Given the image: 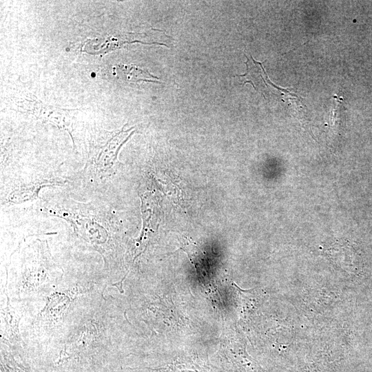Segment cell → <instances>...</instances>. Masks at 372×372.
<instances>
[{"label": "cell", "mask_w": 372, "mask_h": 372, "mask_svg": "<svg viewBox=\"0 0 372 372\" xmlns=\"http://www.w3.org/2000/svg\"><path fill=\"white\" fill-rule=\"evenodd\" d=\"M28 102L23 103L21 107H25L26 110H28L41 119L50 122L56 125L59 129L66 130L72 136V125L68 115V110L56 109L53 107H48L43 105L40 101H32L25 100Z\"/></svg>", "instance_id": "6"}, {"label": "cell", "mask_w": 372, "mask_h": 372, "mask_svg": "<svg viewBox=\"0 0 372 372\" xmlns=\"http://www.w3.org/2000/svg\"><path fill=\"white\" fill-rule=\"evenodd\" d=\"M119 67L127 81L130 83H136L141 81L153 82L156 81L154 79H158L156 76L152 75L148 71L143 70L133 64L121 65Z\"/></svg>", "instance_id": "8"}, {"label": "cell", "mask_w": 372, "mask_h": 372, "mask_svg": "<svg viewBox=\"0 0 372 372\" xmlns=\"http://www.w3.org/2000/svg\"><path fill=\"white\" fill-rule=\"evenodd\" d=\"M112 285L104 271L70 274L64 270L56 284L38 296L20 301L23 314L19 329L24 348L46 343L81 307L105 293Z\"/></svg>", "instance_id": "1"}, {"label": "cell", "mask_w": 372, "mask_h": 372, "mask_svg": "<svg viewBox=\"0 0 372 372\" xmlns=\"http://www.w3.org/2000/svg\"><path fill=\"white\" fill-rule=\"evenodd\" d=\"M132 128L125 127L116 132H104L90 149L89 163L100 175L111 172L121 146L134 132Z\"/></svg>", "instance_id": "4"}, {"label": "cell", "mask_w": 372, "mask_h": 372, "mask_svg": "<svg viewBox=\"0 0 372 372\" xmlns=\"http://www.w3.org/2000/svg\"><path fill=\"white\" fill-rule=\"evenodd\" d=\"M3 292L11 302L27 300L44 292L63 276L48 241L25 238L10 256Z\"/></svg>", "instance_id": "2"}, {"label": "cell", "mask_w": 372, "mask_h": 372, "mask_svg": "<svg viewBox=\"0 0 372 372\" xmlns=\"http://www.w3.org/2000/svg\"><path fill=\"white\" fill-rule=\"evenodd\" d=\"M3 294L7 302L3 308L1 307V342L6 343L10 349L15 347V349H22L24 346L19 329L23 314L22 305L19 302H11Z\"/></svg>", "instance_id": "5"}, {"label": "cell", "mask_w": 372, "mask_h": 372, "mask_svg": "<svg viewBox=\"0 0 372 372\" xmlns=\"http://www.w3.org/2000/svg\"><path fill=\"white\" fill-rule=\"evenodd\" d=\"M45 209L50 214L62 218L70 223L81 247L101 256L103 270L109 277L114 240L108 214H101V211L92 203L70 200H65Z\"/></svg>", "instance_id": "3"}, {"label": "cell", "mask_w": 372, "mask_h": 372, "mask_svg": "<svg viewBox=\"0 0 372 372\" xmlns=\"http://www.w3.org/2000/svg\"><path fill=\"white\" fill-rule=\"evenodd\" d=\"M246 56V55H245ZM247 57L245 62L247 66L246 72L242 75H236L242 79V85L247 83H251L252 86L265 96L266 89L280 90L276 87L269 79L265 70L263 69L262 63L255 61L252 56Z\"/></svg>", "instance_id": "7"}]
</instances>
